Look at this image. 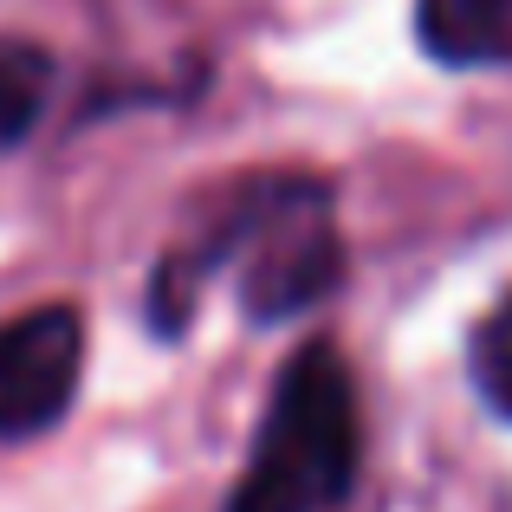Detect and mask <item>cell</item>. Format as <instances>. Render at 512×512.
Listing matches in <instances>:
<instances>
[{
  "label": "cell",
  "mask_w": 512,
  "mask_h": 512,
  "mask_svg": "<svg viewBox=\"0 0 512 512\" xmlns=\"http://www.w3.org/2000/svg\"><path fill=\"white\" fill-rule=\"evenodd\" d=\"M344 240L331 221V182L325 175H247L221 208L208 214L195 240L169 247L150 266L143 286V325L163 344H182L195 325L201 292L221 273L240 279L247 325H292L312 305H325L344 286Z\"/></svg>",
  "instance_id": "cell-1"
},
{
  "label": "cell",
  "mask_w": 512,
  "mask_h": 512,
  "mask_svg": "<svg viewBox=\"0 0 512 512\" xmlns=\"http://www.w3.org/2000/svg\"><path fill=\"white\" fill-rule=\"evenodd\" d=\"M363 474V415L338 344L312 338L273 376V402L253 435V461L227 512H338Z\"/></svg>",
  "instance_id": "cell-2"
},
{
  "label": "cell",
  "mask_w": 512,
  "mask_h": 512,
  "mask_svg": "<svg viewBox=\"0 0 512 512\" xmlns=\"http://www.w3.org/2000/svg\"><path fill=\"white\" fill-rule=\"evenodd\" d=\"M85 376L78 305H39L0 325V441H39L65 422Z\"/></svg>",
  "instance_id": "cell-3"
},
{
  "label": "cell",
  "mask_w": 512,
  "mask_h": 512,
  "mask_svg": "<svg viewBox=\"0 0 512 512\" xmlns=\"http://www.w3.org/2000/svg\"><path fill=\"white\" fill-rule=\"evenodd\" d=\"M415 39L435 65H512V0H415Z\"/></svg>",
  "instance_id": "cell-4"
},
{
  "label": "cell",
  "mask_w": 512,
  "mask_h": 512,
  "mask_svg": "<svg viewBox=\"0 0 512 512\" xmlns=\"http://www.w3.org/2000/svg\"><path fill=\"white\" fill-rule=\"evenodd\" d=\"M52 98V52L33 39H0V150H20Z\"/></svg>",
  "instance_id": "cell-5"
},
{
  "label": "cell",
  "mask_w": 512,
  "mask_h": 512,
  "mask_svg": "<svg viewBox=\"0 0 512 512\" xmlns=\"http://www.w3.org/2000/svg\"><path fill=\"white\" fill-rule=\"evenodd\" d=\"M467 383L500 422H512V292L493 305L467 338Z\"/></svg>",
  "instance_id": "cell-6"
}]
</instances>
